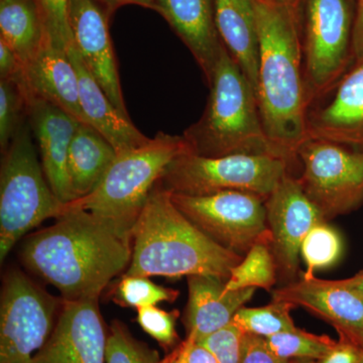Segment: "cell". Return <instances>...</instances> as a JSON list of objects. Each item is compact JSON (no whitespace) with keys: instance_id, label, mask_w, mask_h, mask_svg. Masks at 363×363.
Wrapping results in <instances>:
<instances>
[{"instance_id":"6da1fadb","label":"cell","mask_w":363,"mask_h":363,"mask_svg":"<svg viewBox=\"0 0 363 363\" xmlns=\"http://www.w3.org/2000/svg\"><path fill=\"white\" fill-rule=\"evenodd\" d=\"M133 257V231L80 208L64 207L56 222L23 242L21 259L66 301L99 300Z\"/></svg>"},{"instance_id":"7a4b0ae2","label":"cell","mask_w":363,"mask_h":363,"mask_svg":"<svg viewBox=\"0 0 363 363\" xmlns=\"http://www.w3.org/2000/svg\"><path fill=\"white\" fill-rule=\"evenodd\" d=\"M259 37L257 93L267 138L288 161L309 138L308 95L295 4L253 0Z\"/></svg>"},{"instance_id":"3957f363","label":"cell","mask_w":363,"mask_h":363,"mask_svg":"<svg viewBox=\"0 0 363 363\" xmlns=\"http://www.w3.org/2000/svg\"><path fill=\"white\" fill-rule=\"evenodd\" d=\"M243 257L222 247L194 225L172 200L156 187L133 228V257L123 276H212L227 281Z\"/></svg>"},{"instance_id":"277c9868","label":"cell","mask_w":363,"mask_h":363,"mask_svg":"<svg viewBox=\"0 0 363 363\" xmlns=\"http://www.w3.org/2000/svg\"><path fill=\"white\" fill-rule=\"evenodd\" d=\"M207 83L210 93L203 116L182 135L191 152L209 157L247 154L286 159L264 131L255 88L224 45Z\"/></svg>"},{"instance_id":"5b68a950","label":"cell","mask_w":363,"mask_h":363,"mask_svg":"<svg viewBox=\"0 0 363 363\" xmlns=\"http://www.w3.org/2000/svg\"><path fill=\"white\" fill-rule=\"evenodd\" d=\"M186 152L190 150L183 136L159 133L149 142L117 154L96 189L65 207L87 210L133 231L164 169Z\"/></svg>"},{"instance_id":"8992f818","label":"cell","mask_w":363,"mask_h":363,"mask_svg":"<svg viewBox=\"0 0 363 363\" xmlns=\"http://www.w3.org/2000/svg\"><path fill=\"white\" fill-rule=\"evenodd\" d=\"M28 119L4 152L0 174V262L26 233L64 206L52 193L38 157Z\"/></svg>"},{"instance_id":"52a82bcc","label":"cell","mask_w":363,"mask_h":363,"mask_svg":"<svg viewBox=\"0 0 363 363\" xmlns=\"http://www.w3.org/2000/svg\"><path fill=\"white\" fill-rule=\"evenodd\" d=\"M292 162L269 155L209 157L186 152L167 167L157 186L171 194L204 196L240 191L267 199Z\"/></svg>"},{"instance_id":"ba28073f","label":"cell","mask_w":363,"mask_h":363,"mask_svg":"<svg viewBox=\"0 0 363 363\" xmlns=\"http://www.w3.org/2000/svg\"><path fill=\"white\" fill-rule=\"evenodd\" d=\"M63 302L26 272L9 269L0 302V363H30L52 335Z\"/></svg>"},{"instance_id":"9c48e42d","label":"cell","mask_w":363,"mask_h":363,"mask_svg":"<svg viewBox=\"0 0 363 363\" xmlns=\"http://www.w3.org/2000/svg\"><path fill=\"white\" fill-rule=\"evenodd\" d=\"M297 159L301 186L327 221L363 201V152L310 138L298 147Z\"/></svg>"},{"instance_id":"30bf717a","label":"cell","mask_w":363,"mask_h":363,"mask_svg":"<svg viewBox=\"0 0 363 363\" xmlns=\"http://www.w3.org/2000/svg\"><path fill=\"white\" fill-rule=\"evenodd\" d=\"M171 196L182 213L208 238L241 257L255 242L269 238L266 199L260 196L240 191Z\"/></svg>"},{"instance_id":"8fae6325","label":"cell","mask_w":363,"mask_h":363,"mask_svg":"<svg viewBox=\"0 0 363 363\" xmlns=\"http://www.w3.org/2000/svg\"><path fill=\"white\" fill-rule=\"evenodd\" d=\"M303 60L311 105L321 99L342 76L351 39L347 0H306Z\"/></svg>"},{"instance_id":"7c38bea8","label":"cell","mask_w":363,"mask_h":363,"mask_svg":"<svg viewBox=\"0 0 363 363\" xmlns=\"http://www.w3.org/2000/svg\"><path fill=\"white\" fill-rule=\"evenodd\" d=\"M266 209L278 277L286 285L297 281L301 245L306 235L317 223L327 220L305 194L298 177L291 173L267 198Z\"/></svg>"},{"instance_id":"4fadbf2b","label":"cell","mask_w":363,"mask_h":363,"mask_svg":"<svg viewBox=\"0 0 363 363\" xmlns=\"http://www.w3.org/2000/svg\"><path fill=\"white\" fill-rule=\"evenodd\" d=\"M272 298L307 310L334 327L339 338L363 348V298L344 279L301 277L272 291Z\"/></svg>"},{"instance_id":"5bb4252c","label":"cell","mask_w":363,"mask_h":363,"mask_svg":"<svg viewBox=\"0 0 363 363\" xmlns=\"http://www.w3.org/2000/svg\"><path fill=\"white\" fill-rule=\"evenodd\" d=\"M106 343L99 300H64L52 335L30 363H105Z\"/></svg>"},{"instance_id":"9a60e30c","label":"cell","mask_w":363,"mask_h":363,"mask_svg":"<svg viewBox=\"0 0 363 363\" xmlns=\"http://www.w3.org/2000/svg\"><path fill=\"white\" fill-rule=\"evenodd\" d=\"M107 18L96 0L69 2V25L79 57L112 104L128 116Z\"/></svg>"},{"instance_id":"2e32d148","label":"cell","mask_w":363,"mask_h":363,"mask_svg":"<svg viewBox=\"0 0 363 363\" xmlns=\"http://www.w3.org/2000/svg\"><path fill=\"white\" fill-rule=\"evenodd\" d=\"M28 121L52 193L62 204L73 202L68 174L69 152L82 123L51 102L33 96L28 98Z\"/></svg>"},{"instance_id":"e0dca14e","label":"cell","mask_w":363,"mask_h":363,"mask_svg":"<svg viewBox=\"0 0 363 363\" xmlns=\"http://www.w3.org/2000/svg\"><path fill=\"white\" fill-rule=\"evenodd\" d=\"M359 61L329 91L333 94L321 98L324 104L309 109V138L341 145L363 143V60Z\"/></svg>"},{"instance_id":"ac0fdd59","label":"cell","mask_w":363,"mask_h":363,"mask_svg":"<svg viewBox=\"0 0 363 363\" xmlns=\"http://www.w3.org/2000/svg\"><path fill=\"white\" fill-rule=\"evenodd\" d=\"M155 4L156 11L192 52L208 82L223 49L214 0H155Z\"/></svg>"},{"instance_id":"d6986e66","label":"cell","mask_w":363,"mask_h":363,"mask_svg":"<svg viewBox=\"0 0 363 363\" xmlns=\"http://www.w3.org/2000/svg\"><path fill=\"white\" fill-rule=\"evenodd\" d=\"M26 96L47 100L87 123L82 111L78 73L68 52L48 37L35 59L25 68Z\"/></svg>"},{"instance_id":"ffe728a7","label":"cell","mask_w":363,"mask_h":363,"mask_svg":"<svg viewBox=\"0 0 363 363\" xmlns=\"http://www.w3.org/2000/svg\"><path fill=\"white\" fill-rule=\"evenodd\" d=\"M188 305L186 326L188 337L198 342L233 323V318L257 289L225 293L226 281L212 276L188 277Z\"/></svg>"},{"instance_id":"44dd1931","label":"cell","mask_w":363,"mask_h":363,"mask_svg":"<svg viewBox=\"0 0 363 363\" xmlns=\"http://www.w3.org/2000/svg\"><path fill=\"white\" fill-rule=\"evenodd\" d=\"M69 57L78 73L80 102L87 123L113 145L117 154L149 142L131 123L130 116L112 104L101 86L87 70L75 47H69Z\"/></svg>"},{"instance_id":"7402d4cb","label":"cell","mask_w":363,"mask_h":363,"mask_svg":"<svg viewBox=\"0 0 363 363\" xmlns=\"http://www.w3.org/2000/svg\"><path fill=\"white\" fill-rule=\"evenodd\" d=\"M214 6L222 45L257 90L259 37L253 0H214Z\"/></svg>"},{"instance_id":"603a6c76","label":"cell","mask_w":363,"mask_h":363,"mask_svg":"<svg viewBox=\"0 0 363 363\" xmlns=\"http://www.w3.org/2000/svg\"><path fill=\"white\" fill-rule=\"evenodd\" d=\"M116 150L89 124L80 123L69 152V181L74 201L91 194L116 161Z\"/></svg>"},{"instance_id":"cb8c5ba5","label":"cell","mask_w":363,"mask_h":363,"mask_svg":"<svg viewBox=\"0 0 363 363\" xmlns=\"http://www.w3.org/2000/svg\"><path fill=\"white\" fill-rule=\"evenodd\" d=\"M47 39L38 0H0V40L18 55L25 68Z\"/></svg>"},{"instance_id":"d4e9b609","label":"cell","mask_w":363,"mask_h":363,"mask_svg":"<svg viewBox=\"0 0 363 363\" xmlns=\"http://www.w3.org/2000/svg\"><path fill=\"white\" fill-rule=\"evenodd\" d=\"M278 269L272 255L271 240L262 238L250 247L227 279L224 292L243 289H264L271 292L278 281Z\"/></svg>"},{"instance_id":"484cf974","label":"cell","mask_w":363,"mask_h":363,"mask_svg":"<svg viewBox=\"0 0 363 363\" xmlns=\"http://www.w3.org/2000/svg\"><path fill=\"white\" fill-rule=\"evenodd\" d=\"M343 241L340 233L328 221L313 227L301 245L300 257L306 266L304 278H312L317 271L329 269L340 259Z\"/></svg>"},{"instance_id":"4316f807","label":"cell","mask_w":363,"mask_h":363,"mask_svg":"<svg viewBox=\"0 0 363 363\" xmlns=\"http://www.w3.org/2000/svg\"><path fill=\"white\" fill-rule=\"evenodd\" d=\"M292 309L293 306L289 303L272 300L271 304L262 307L241 308L233 323L243 333L269 338L297 328L291 317Z\"/></svg>"},{"instance_id":"83f0119b","label":"cell","mask_w":363,"mask_h":363,"mask_svg":"<svg viewBox=\"0 0 363 363\" xmlns=\"http://www.w3.org/2000/svg\"><path fill=\"white\" fill-rule=\"evenodd\" d=\"M272 352L286 360H321L337 341L326 335H316L298 327L266 338Z\"/></svg>"},{"instance_id":"f1b7e54d","label":"cell","mask_w":363,"mask_h":363,"mask_svg":"<svg viewBox=\"0 0 363 363\" xmlns=\"http://www.w3.org/2000/svg\"><path fill=\"white\" fill-rule=\"evenodd\" d=\"M178 296V291L157 285L147 277L123 276L114 290L113 300L123 307L138 310L162 302H175Z\"/></svg>"},{"instance_id":"f546056e","label":"cell","mask_w":363,"mask_h":363,"mask_svg":"<svg viewBox=\"0 0 363 363\" xmlns=\"http://www.w3.org/2000/svg\"><path fill=\"white\" fill-rule=\"evenodd\" d=\"M28 119L25 91L11 81L0 79V147L4 154Z\"/></svg>"},{"instance_id":"4dcf8cb0","label":"cell","mask_w":363,"mask_h":363,"mask_svg":"<svg viewBox=\"0 0 363 363\" xmlns=\"http://www.w3.org/2000/svg\"><path fill=\"white\" fill-rule=\"evenodd\" d=\"M105 363H162L159 353L136 340L125 325L111 324L107 335Z\"/></svg>"},{"instance_id":"1f68e13d","label":"cell","mask_w":363,"mask_h":363,"mask_svg":"<svg viewBox=\"0 0 363 363\" xmlns=\"http://www.w3.org/2000/svg\"><path fill=\"white\" fill-rule=\"evenodd\" d=\"M178 311H164L157 306L138 310L136 321L147 335L155 339L164 348L173 347L179 342L177 332Z\"/></svg>"},{"instance_id":"d6a6232c","label":"cell","mask_w":363,"mask_h":363,"mask_svg":"<svg viewBox=\"0 0 363 363\" xmlns=\"http://www.w3.org/2000/svg\"><path fill=\"white\" fill-rule=\"evenodd\" d=\"M69 2L70 0H38L48 37L52 44L65 51L73 44L69 25Z\"/></svg>"},{"instance_id":"836d02e7","label":"cell","mask_w":363,"mask_h":363,"mask_svg":"<svg viewBox=\"0 0 363 363\" xmlns=\"http://www.w3.org/2000/svg\"><path fill=\"white\" fill-rule=\"evenodd\" d=\"M243 332L231 323L198 342L212 351L218 363H240Z\"/></svg>"},{"instance_id":"e575fe53","label":"cell","mask_w":363,"mask_h":363,"mask_svg":"<svg viewBox=\"0 0 363 363\" xmlns=\"http://www.w3.org/2000/svg\"><path fill=\"white\" fill-rule=\"evenodd\" d=\"M240 363H292V360L283 359L274 354L266 338L243 333Z\"/></svg>"},{"instance_id":"d590c367","label":"cell","mask_w":363,"mask_h":363,"mask_svg":"<svg viewBox=\"0 0 363 363\" xmlns=\"http://www.w3.org/2000/svg\"><path fill=\"white\" fill-rule=\"evenodd\" d=\"M363 348L339 338L335 346L318 363H360Z\"/></svg>"},{"instance_id":"8d00e7d4","label":"cell","mask_w":363,"mask_h":363,"mask_svg":"<svg viewBox=\"0 0 363 363\" xmlns=\"http://www.w3.org/2000/svg\"><path fill=\"white\" fill-rule=\"evenodd\" d=\"M182 347L186 363H218L209 348L201 343L196 342L193 339L187 337L182 343Z\"/></svg>"},{"instance_id":"74e56055","label":"cell","mask_w":363,"mask_h":363,"mask_svg":"<svg viewBox=\"0 0 363 363\" xmlns=\"http://www.w3.org/2000/svg\"><path fill=\"white\" fill-rule=\"evenodd\" d=\"M98 4H101L105 7L107 14H111L118 9L119 7L135 4V6L145 7V9L156 11L155 0H96Z\"/></svg>"},{"instance_id":"f35d334b","label":"cell","mask_w":363,"mask_h":363,"mask_svg":"<svg viewBox=\"0 0 363 363\" xmlns=\"http://www.w3.org/2000/svg\"><path fill=\"white\" fill-rule=\"evenodd\" d=\"M352 45L358 58L363 60V0H359L354 30L352 32Z\"/></svg>"},{"instance_id":"ab89813d","label":"cell","mask_w":363,"mask_h":363,"mask_svg":"<svg viewBox=\"0 0 363 363\" xmlns=\"http://www.w3.org/2000/svg\"><path fill=\"white\" fill-rule=\"evenodd\" d=\"M344 281L363 298V272L352 278L344 279Z\"/></svg>"},{"instance_id":"60d3db41","label":"cell","mask_w":363,"mask_h":363,"mask_svg":"<svg viewBox=\"0 0 363 363\" xmlns=\"http://www.w3.org/2000/svg\"><path fill=\"white\" fill-rule=\"evenodd\" d=\"M162 363H186L182 344L175 351H174L173 354H172L168 359L164 360V362H162Z\"/></svg>"},{"instance_id":"b9f144b4","label":"cell","mask_w":363,"mask_h":363,"mask_svg":"<svg viewBox=\"0 0 363 363\" xmlns=\"http://www.w3.org/2000/svg\"><path fill=\"white\" fill-rule=\"evenodd\" d=\"M259 1L266 2L271 4H294V0H259Z\"/></svg>"},{"instance_id":"7bdbcfd3","label":"cell","mask_w":363,"mask_h":363,"mask_svg":"<svg viewBox=\"0 0 363 363\" xmlns=\"http://www.w3.org/2000/svg\"><path fill=\"white\" fill-rule=\"evenodd\" d=\"M292 363H318L317 360L300 359L292 360Z\"/></svg>"},{"instance_id":"ee69618b","label":"cell","mask_w":363,"mask_h":363,"mask_svg":"<svg viewBox=\"0 0 363 363\" xmlns=\"http://www.w3.org/2000/svg\"><path fill=\"white\" fill-rule=\"evenodd\" d=\"M360 363H363V351H362V362H360Z\"/></svg>"}]
</instances>
